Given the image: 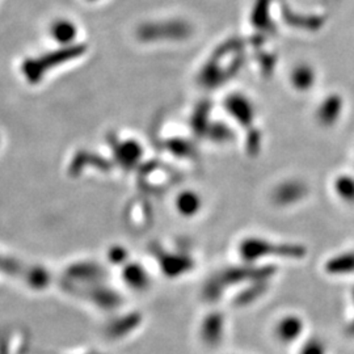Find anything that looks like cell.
Returning a JSON list of instances; mask_svg holds the SVG:
<instances>
[{
    "mask_svg": "<svg viewBox=\"0 0 354 354\" xmlns=\"http://www.w3.org/2000/svg\"><path fill=\"white\" fill-rule=\"evenodd\" d=\"M306 248L297 243H276L264 238H251L243 243L241 254L250 261L256 263L264 259H291L301 260L306 256Z\"/></svg>",
    "mask_w": 354,
    "mask_h": 354,
    "instance_id": "cell-1",
    "label": "cell"
},
{
    "mask_svg": "<svg viewBox=\"0 0 354 354\" xmlns=\"http://www.w3.org/2000/svg\"><path fill=\"white\" fill-rule=\"evenodd\" d=\"M308 185L297 178L285 180L279 183L272 192V201L279 207H290L297 203H302L308 196Z\"/></svg>",
    "mask_w": 354,
    "mask_h": 354,
    "instance_id": "cell-2",
    "label": "cell"
},
{
    "mask_svg": "<svg viewBox=\"0 0 354 354\" xmlns=\"http://www.w3.org/2000/svg\"><path fill=\"white\" fill-rule=\"evenodd\" d=\"M304 320L297 314H288L279 317L274 326V336L282 344H292L304 336Z\"/></svg>",
    "mask_w": 354,
    "mask_h": 354,
    "instance_id": "cell-3",
    "label": "cell"
},
{
    "mask_svg": "<svg viewBox=\"0 0 354 354\" xmlns=\"http://www.w3.org/2000/svg\"><path fill=\"white\" fill-rule=\"evenodd\" d=\"M324 270L336 277H346L354 274V250L337 253L327 260Z\"/></svg>",
    "mask_w": 354,
    "mask_h": 354,
    "instance_id": "cell-4",
    "label": "cell"
},
{
    "mask_svg": "<svg viewBox=\"0 0 354 354\" xmlns=\"http://www.w3.org/2000/svg\"><path fill=\"white\" fill-rule=\"evenodd\" d=\"M335 194L346 205H354V176L349 174H340L333 180Z\"/></svg>",
    "mask_w": 354,
    "mask_h": 354,
    "instance_id": "cell-5",
    "label": "cell"
},
{
    "mask_svg": "<svg viewBox=\"0 0 354 354\" xmlns=\"http://www.w3.org/2000/svg\"><path fill=\"white\" fill-rule=\"evenodd\" d=\"M299 354H326V345L317 339L306 342Z\"/></svg>",
    "mask_w": 354,
    "mask_h": 354,
    "instance_id": "cell-6",
    "label": "cell"
},
{
    "mask_svg": "<svg viewBox=\"0 0 354 354\" xmlns=\"http://www.w3.org/2000/svg\"><path fill=\"white\" fill-rule=\"evenodd\" d=\"M352 297H353V304H354V291L353 294H352ZM346 333L349 335V336H352V337H354V317L353 319H352V322L349 323V326H348V328H346Z\"/></svg>",
    "mask_w": 354,
    "mask_h": 354,
    "instance_id": "cell-7",
    "label": "cell"
}]
</instances>
